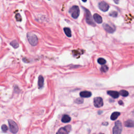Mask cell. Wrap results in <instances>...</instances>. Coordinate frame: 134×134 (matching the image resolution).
Instances as JSON below:
<instances>
[{
  "label": "cell",
  "instance_id": "cell-29",
  "mask_svg": "<svg viewBox=\"0 0 134 134\" xmlns=\"http://www.w3.org/2000/svg\"><path fill=\"white\" fill-rule=\"evenodd\" d=\"M82 1H83V2H87V0H82Z\"/></svg>",
  "mask_w": 134,
  "mask_h": 134
},
{
  "label": "cell",
  "instance_id": "cell-8",
  "mask_svg": "<svg viewBox=\"0 0 134 134\" xmlns=\"http://www.w3.org/2000/svg\"><path fill=\"white\" fill-rule=\"evenodd\" d=\"M103 27L104 29L106 31V32L109 33H113L115 32V29L113 28L111 26L107 24H103Z\"/></svg>",
  "mask_w": 134,
  "mask_h": 134
},
{
  "label": "cell",
  "instance_id": "cell-21",
  "mask_svg": "<svg viewBox=\"0 0 134 134\" xmlns=\"http://www.w3.org/2000/svg\"><path fill=\"white\" fill-rule=\"evenodd\" d=\"M98 63H99L100 64H102V65L105 64L106 63V60L104 59H103V58H99V59L98 60Z\"/></svg>",
  "mask_w": 134,
  "mask_h": 134
},
{
  "label": "cell",
  "instance_id": "cell-22",
  "mask_svg": "<svg viewBox=\"0 0 134 134\" xmlns=\"http://www.w3.org/2000/svg\"><path fill=\"white\" fill-rule=\"evenodd\" d=\"M1 129L3 132L6 133L8 130V127L6 125H3L1 127Z\"/></svg>",
  "mask_w": 134,
  "mask_h": 134
},
{
  "label": "cell",
  "instance_id": "cell-17",
  "mask_svg": "<svg viewBox=\"0 0 134 134\" xmlns=\"http://www.w3.org/2000/svg\"><path fill=\"white\" fill-rule=\"evenodd\" d=\"M64 33L66 34L67 36L70 37H71V31L69 28H68V27H65L63 29Z\"/></svg>",
  "mask_w": 134,
  "mask_h": 134
},
{
  "label": "cell",
  "instance_id": "cell-18",
  "mask_svg": "<svg viewBox=\"0 0 134 134\" xmlns=\"http://www.w3.org/2000/svg\"><path fill=\"white\" fill-rule=\"evenodd\" d=\"M10 45H11L14 48H15V49L18 48L19 47V44L16 40L12 41V42L10 43Z\"/></svg>",
  "mask_w": 134,
  "mask_h": 134
},
{
  "label": "cell",
  "instance_id": "cell-31",
  "mask_svg": "<svg viewBox=\"0 0 134 134\" xmlns=\"http://www.w3.org/2000/svg\"><path fill=\"white\" fill-rule=\"evenodd\" d=\"M102 134V133H100V134Z\"/></svg>",
  "mask_w": 134,
  "mask_h": 134
},
{
  "label": "cell",
  "instance_id": "cell-2",
  "mask_svg": "<svg viewBox=\"0 0 134 134\" xmlns=\"http://www.w3.org/2000/svg\"><path fill=\"white\" fill-rule=\"evenodd\" d=\"M69 13L71 16L74 19L77 18L80 15V9L79 6L75 5L72 7L69 10Z\"/></svg>",
  "mask_w": 134,
  "mask_h": 134
},
{
  "label": "cell",
  "instance_id": "cell-11",
  "mask_svg": "<svg viewBox=\"0 0 134 134\" xmlns=\"http://www.w3.org/2000/svg\"><path fill=\"white\" fill-rule=\"evenodd\" d=\"M80 95L81 98H90L92 95V93L89 91H82L80 92Z\"/></svg>",
  "mask_w": 134,
  "mask_h": 134
},
{
  "label": "cell",
  "instance_id": "cell-13",
  "mask_svg": "<svg viewBox=\"0 0 134 134\" xmlns=\"http://www.w3.org/2000/svg\"><path fill=\"white\" fill-rule=\"evenodd\" d=\"M44 79L42 75H40L38 78V83L39 89L43 88V87L44 86Z\"/></svg>",
  "mask_w": 134,
  "mask_h": 134
},
{
  "label": "cell",
  "instance_id": "cell-19",
  "mask_svg": "<svg viewBox=\"0 0 134 134\" xmlns=\"http://www.w3.org/2000/svg\"><path fill=\"white\" fill-rule=\"evenodd\" d=\"M119 94L123 96V97H126L129 95V93L128 92V91L123 90L119 92Z\"/></svg>",
  "mask_w": 134,
  "mask_h": 134
},
{
  "label": "cell",
  "instance_id": "cell-26",
  "mask_svg": "<svg viewBox=\"0 0 134 134\" xmlns=\"http://www.w3.org/2000/svg\"><path fill=\"white\" fill-rule=\"evenodd\" d=\"M118 103L119 104V105H123V104H124L122 101H119V102H118Z\"/></svg>",
  "mask_w": 134,
  "mask_h": 134
},
{
  "label": "cell",
  "instance_id": "cell-14",
  "mask_svg": "<svg viewBox=\"0 0 134 134\" xmlns=\"http://www.w3.org/2000/svg\"><path fill=\"white\" fill-rule=\"evenodd\" d=\"M70 121H71V117L68 115H64L61 119V121L63 123H65L70 122Z\"/></svg>",
  "mask_w": 134,
  "mask_h": 134
},
{
  "label": "cell",
  "instance_id": "cell-4",
  "mask_svg": "<svg viewBox=\"0 0 134 134\" xmlns=\"http://www.w3.org/2000/svg\"><path fill=\"white\" fill-rule=\"evenodd\" d=\"M8 123L9 127V129L13 134H16L18 131V127L17 124L12 119H9Z\"/></svg>",
  "mask_w": 134,
  "mask_h": 134
},
{
  "label": "cell",
  "instance_id": "cell-7",
  "mask_svg": "<svg viewBox=\"0 0 134 134\" xmlns=\"http://www.w3.org/2000/svg\"><path fill=\"white\" fill-rule=\"evenodd\" d=\"M98 7L99 9L103 12L107 11L109 8L108 4L105 2H101L99 3L98 4Z\"/></svg>",
  "mask_w": 134,
  "mask_h": 134
},
{
  "label": "cell",
  "instance_id": "cell-5",
  "mask_svg": "<svg viewBox=\"0 0 134 134\" xmlns=\"http://www.w3.org/2000/svg\"><path fill=\"white\" fill-rule=\"evenodd\" d=\"M122 131V124L119 121H116L113 129V134H121Z\"/></svg>",
  "mask_w": 134,
  "mask_h": 134
},
{
  "label": "cell",
  "instance_id": "cell-28",
  "mask_svg": "<svg viewBox=\"0 0 134 134\" xmlns=\"http://www.w3.org/2000/svg\"><path fill=\"white\" fill-rule=\"evenodd\" d=\"M114 2H115V3H117V4H118V0H114Z\"/></svg>",
  "mask_w": 134,
  "mask_h": 134
},
{
  "label": "cell",
  "instance_id": "cell-30",
  "mask_svg": "<svg viewBox=\"0 0 134 134\" xmlns=\"http://www.w3.org/2000/svg\"><path fill=\"white\" fill-rule=\"evenodd\" d=\"M132 114H133V115L134 116V111H133V112H132Z\"/></svg>",
  "mask_w": 134,
  "mask_h": 134
},
{
  "label": "cell",
  "instance_id": "cell-1",
  "mask_svg": "<svg viewBox=\"0 0 134 134\" xmlns=\"http://www.w3.org/2000/svg\"><path fill=\"white\" fill-rule=\"evenodd\" d=\"M27 37L31 45L33 46L37 45L38 42V40L35 35H34L32 33H28L27 34Z\"/></svg>",
  "mask_w": 134,
  "mask_h": 134
},
{
  "label": "cell",
  "instance_id": "cell-15",
  "mask_svg": "<svg viewBox=\"0 0 134 134\" xmlns=\"http://www.w3.org/2000/svg\"><path fill=\"white\" fill-rule=\"evenodd\" d=\"M120 114H121V113L118 112H115L113 113L111 116V119L113 120V121H114V120L117 118V117L120 115Z\"/></svg>",
  "mask_w": 134,
  "mask_h": 134
},
{
  "label": "cell",
  "instance_id": "cell-23",
  "mask_svg": "<svg viewBox=\"0 0 134 134\" xmlns=\"http://www.w3.org/2000/svg\"><path fill=\"white\" fill-rule=\"evenodd\" d=\"M83 99L82 98H78L77 99H75V102L77 104H82V103L83 102Z\"/></svg>",
  "mask_w": 134,
  "mask_h": 134
},
{
  "label": "cell",
  "instance_id": "cell-6",
  "mask_svg": "<svg viewBox=\"0 0 134 134\" xmlns=\"http://www.w3.org/2000/svg\"><path fill=\"white\" fill-rule=\"evenodd\" d=\"M94 105L95 107L99 108L103 105V101L100 97H97L94 98Z\"/></svg>",
  "mask_w": 134,
  "mask_h": 134
},
{
  "label": "cell",
  "instance_id": "cell-25",
  "mask_svg": "<svg viewBox=\"0 0 134 134\" xmlns=\"http://www.w3.org/2000/svg\"><path fill=\"white\" fill-rule=\"evenodd\" d=\"M16 20H18V21H21L22 20V18H21V16H20V15H19V14H16Z\"/></svg>",
  "mask_w": 134,
  "mask_h": 134
},
{
  "label": "cell",
  "instance_id": "cell-12",
  "mask_svg": "<svg viewBox=\"0 0 134 134\" xmlns=\"http://www.w3.org/2000/svg\"><path fill=\"white\" fill-rule=\"evenodd\" d=\"M125 126L127 127H134V120L129 119L125 122Z\"/></svg>",
  "mask_w": 134,
  "mask_h": 134
},
{
  "label": "cell",
  "instance_id": "cell-9",
  "mask_svg": "<svg viewBox=\"0 0 134 134\" xmlns=\"http://www.w3.org/2000/svg\"><path fill=\"white\" fill-rule=\"evenodd\" d=\"M107 94L114 98H118L119 95V93L115 91H107Z\"/></svg>",
  "mask_w": 134,
  "mask_h": 134
},
{
  "label": "cell",
  "instance_id": "cell-10",
  "mask_svg": "<svg viewBox=\"0 0 134 134\" xmlns=\"http://www.w3.org/2000/svg\"><path fill=\"white\" fill-rule=\"evenodd\" d=\"M93 18H94V20L97 23L101 24L102 23L103 19H102V17L99 15H98V14H97V13L94 14V15L93 16Z\"/></svg>",
  "mask_w": 134,
  "mask_h": 134
},
{
  "label": "cell",
  "instance_id": "cell-20",
  "mask_svg": "<svg viewBox=\"0 0 134 134\" xmlns=\"http://www.w3.org/2000/svg\"><path fill=\"white\" fill-rule=\"evenodd\" d=\"M108 70V68L107 66H105V65H103V66L101 68V71L102 72H107Z\"/></svg>",
  "mask_w": 134,
  "mask_h": 134
},
{
  "label": "cell",
  "instance_id": "cell-27",
  "mask_svg": "<svg viewBox=\"0 0 134 134\" xmlns=\"http://www.w3.org/2000/svg\"><path fill=\"white\" fill-rule=\"evenodd\" d=\"M103 125H104L105 126H107L108 125V123L107 122H105V123H103Z\"/></svg>",
  "mask_w": 134,
  "mask_h": 134
},
{
  "label": "cell",
  "instance_id": "cell-24",
  "mask_svg": "<svg viewBox=\"0 0 134 134\" xmlns=\"http://www.w3.org/2000/svg\"><path fill=\"white\" fill-rule=\"evenodd\" d=\"M118 15V13L116 11H113L109 13V16L114 17V18H115V17L117 16Z\"/></svg>",
  "mask_w": 134,
  "mask_h": 134
},
{
  "label": "cell",
  "instance_id": "cell-3",
  "mask_svg": "<svg viewBox=\"0 0 134 134\" xmlns=\"http://www.w3.org/2000/svg\"><path fill=\"white\" fill-rule=\"evenodd\" d=\"M85 12V18L86 22L89 25H91L92 26H95V24L94 22L93 19L92 18V16L91 14V13L89 12V11L87 9H84Z\"/></svg>",
  "mask_w": 134,
  "mask_h": 134
},
{
  "label": "cell",
  "instance_id": "cell-16",
  "mask_svg": "<svg viewBox=\"0 0 134 134\" xmlns=\"http://www.w3.org/2000/svg\"><path fill=\"white\" fill-rule=\"evenodd\" d=\"M68 133L69 132L67 131V129L64 127L60 128L56 134H68Z\"/></svg>",
  "mask_w": 134,
  "mask_h": 134
}]
</instances>
